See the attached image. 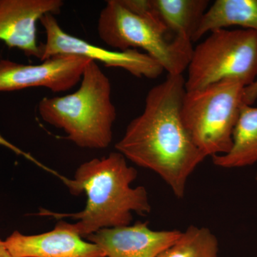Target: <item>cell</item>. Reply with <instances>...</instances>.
Masks as SVG:
<instances>
[{"instance_id": "1", "label": "cell", "mask_w": 257, "mask_h": 257, "mask_svg": "<svg viewBox=\"0 0 257 257\" xmlns=\"http://www.w3.org/2000/svg\"><path fill=\"white\" fill-rule=\"evenodd\" d=\"M186 93L182 75H169L147 93L145 109L128 124L115 149L140 167L153 171L182 199L189 176L207 158L182 119Z\"/></svg>"}, {"instance_id": "2", "label": "cell", "mask_w": 257, "mask_h": 257, "mask_svg": "<svg viewBox=\"0 0 257 257\" xmlns=\"http://www.w3.org/2000/svg\"><path fill=\"white\" fill-rule=\"evenodd\" d=\"M138 175L136 169L128 166L119 152L92 159L79 166L73 180L65 181L74 195L85 193V208L74 214L42 209L39 215L59 220L64 217L75 219L77 221L71 224L72 228L84 239L100 229L127 226L133 219L132 213L145 216L152 209L145 187H132Z\"/></svg>"}, {"instance_id": "3", "label": "cell", "mask_w": 257, "mask_h": 257, "mask_svg": "<svg viewBox=\"0 0 257 257\" xmlns=\"http://www.w3.org/2000/svg\"><path fill=\"white\" fill-rule=\"evenodd\" d=\"M101 41L115 50L142 49L169 75H182L192 58V40L168 37V29L154 13L148 0H109L98 19Z\"/></svg>"}, {"instance_id": "4", "label": "cell", "mask_w": 257, "mask_h": 257, "mask_svg": "<svg viewBox=\"0 0 257 257\" xmlns=\"http://www.w3.org/2000/svg\"><path fill=\"white\" fill-rule=\"evenodd\" d=\"M80 87L68 95L43 98L38 111L43 121L63 130L81 148L101 150L110 145L116 117L110 81L95 62L86 66Z\"/></svg>"}, {"instance_id": "5", "label": "cell", "mask_w": 257, "mask_h": 257, "mask_svg": "<svg viewBox=\"0 0 257 257\" xmlns=\"http://www.w3.org/2000/svg\"><path fill=\"white\" fill-rule=\"evenodd\" d=\"M245 85L224 79L202 89L186 91L182 119L196 147L206 157L228 153L243 103Z\"/></svg>"}, {"instance_id": "6", "label": "cell", "mask_w": 257, "mask_h": 257, "mask_svg": "<svg viewBox=\"0 0 257 257\" xmlns=\"http://www.w3.org/2000/svg\"><path fill=\"white\" fill-rule=\"evenodd\" d=\"M187 69L186 91L228 79L249 85L257 77V32L226 29L211 32L193 49Z\"/></svg>"}, {"instance_id": "7", "label": "cell", "mask_w": 257, "mask_h": 257, "mask_svg": "<svg viewBox=\"0 0 257 257\" xmlns=\"http://www.w3.org/2000/svg\"><path fill=\"white\" fill-rule=\"evenodd\" d=\"M40 21L46 34L45 43L40 45L42 62L57 55L79 56L107 67L124 69L139 78L156 79L165 71L155 59L139 50H108L69 35L62 30L54 15H44Z\"/></svg>"}, {"instance_id": "8", "label": "cell", "mask_w": 257, "mask_h": 257, "mask_svg": "<svg viewBox=\"0 0 257 257\" xmlns=\"http://www.w3.org/2000/svg\"><path fill=\"white\" fill-rule=\"evenodd\" d=\"M90 61L74 55L54 56L35 65L0 60V92L30 87H45L53 92H66L80 82Z\"/></svg>"}, {"instance_id": "9", "label": "cell", "mask_w": 257, "mask_h": 257, "mask_svg": "<svg viewBox=\"0 0 257 257\" xmlns=\"http://www.w3.org/2000/svg\"><path fill=\"white\" fill-rule=\"evenodd\" d=\"M63 5L62 0H0V40L40 60L37 21L47 14H59Z\"/></svg>"}, {"instance_id": "10", "label": "cell", "mask_w": 257, "mask_h": 257, "mask_svg": "<svg viewBox=\"0 0 257 257\" xmlns=\"http://www.w3.org/2000/svg\"><path fill=\"white\" fill-rule=\"evenodd\" d=\"M181 234L179 230L155 231L150 229L148 221H139L99 230L85 239L97 245L106 257H158Z\"/></svg>"}, {"instance_id": "11", "label": "cell", "mask_w": 257, "mask_h": 257, "mask_svg": "<svg viewBox=\"0 0 257 257\" xmlns=\"http://www.w3.org/2000/svg\"><path fill=\"white\" fill-rule=\"evenodd\" d=\"M5 242L15 257H106L97 245L84 240L70 223L62 220L53 230L42 234L15 231Z\"/></svg>"}, {"instance_id": "12", "label": "cell", "mask_w": 257, "mask_h": 257, "mask_svg": "<svg viewBox=\"0 0 257 257\" xmlns=\"http://www.w3.org/2000/svg\"><path fill=\"white\" fill-rule=\"evenodd\" d=\"M231 26L257 32V0H216L203 15L192 42L200 40L209 32Z\"/></svg>"}, {"instance_id": "13", "label": "cell", "mask_w": 257, "mask_h": 257, "mask_svg": "<svg viewBox=\"0 0 257 257\" xmlns=\"http://www.w3.org/2000/svg\"><path fill=\"white\" fill-rule=\"evenodd\" d=\"M228 153L211 157L214 165L224 169L241 168L257 162V106L243 104L233 133Z\"/></svg>"}, {"instance_id": "14", "label": "cell", "mask_w": 257, "mask_h": 257, "mask_svg": "<svg viewBox=\"0 0 257 257\" xmlns=\"http://www.w3.org/2000/svg\"><path fill=\"white\" fill-rule=\"evenodd\" d=\"M152 11L175 36L192 40L209 0H148Z\"/></svg>"}, {"instance_id": "15", "label": "cell", "mask_w": 257, "mask_h": 257, "mask_svg": "<svg viewBox=\"0 0 257 257\" xmlns=\"http://www.w3.org/2000/svg\"><path fill=\"white\" fill-rule=\"evenodd\" d=\"M219 242L206 227L190 226L158 257H218Z\"/></svg>"}, {"instance_id": "16", "label": "cell", "mask_w": 257, "mask_h": 257, "mask_svg": "<svg viewBox=\"0 0 257 257\" xmlns=\"http://www.w3.org/2000/svg\"><path fill=\"white\" fill-rule=\"evenodd\" d=\"M257 99V77L249 85L244 87L243 103L247 105H253Z\"/></svg>"}, {"instance_id": "17", "label": "cell", "mask_w": 257, "mask_h": 257, "mask_svg": "<svg viewBox=\"0 0 257 257\" xmlns=\"http://www.w3.org/2000/svg\"><path fill=\"white\" fill-rule=\"evenodd\" d=\"M0 257H15L10 253L9 249L5 245L4 240L0 237Z\"/></svg>"}, {"instance_id": "18", "label": "cell", "mask_w": 257, "mask_h": 257, "mask_svg": "<svg viewBox=\"0 0 257 257\" xmlns=\"http://www.w3.org/2000/svg\"><path fill=\"white\" fill-rule=\"evenodd\" d=\"M256 181H257V172H256Z\"/></svg>"}]
</instances>
